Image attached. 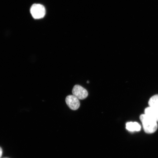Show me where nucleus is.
Listing matches in <instances>:
<instances>
[{
	"instance_id": "8",
	"label": "nucleus",
	"mask_w": 158,
	"mask_h": 158,
	"mask_svg": "<svg viewBox=\"0 0 158 158\" xmlns=\"http://www.w3.org/2000/svg\"><path fill=\"white\" fill-rule=\"evenodd\" d=\"M3 154L2 149L0 147V158H1L2 155Z\"/></svg>"
},
{
	"instance_id": "7",
	"label": "nucleus",
	"mask_w": 158,
	"mask_h": 158,
	"mask_svg": "<svg viewBox=\"0 0 158 158\" xmlns=\"http://www.w3.org/2000/svg\"><path fill=\"white\" fill-rule=\"evenodd\" d=\"M148 104L149 106L155 109L158 111V94L154 95L150 98Z\"/></svg>"
},
{
	"instance_id": "6",
	"label": "nucleus",
	"mask_w": 158,
	"mask_h": 158,
	"mask_svg": "<svg viewBox=\"0 0 158 158\" xmlns=\"http://www.w3.org/2000/svg\"><path fill=\"white\" fill-rule=\"evenodd\" d=\"M126 128L130 131H139L141 129V126L137 122H129L126 123Z\"/></svg>"
},
{
	"instance_id": "2",
	"label": "nucleus",
	"mask_w": 158,
	"mask_h": 158,
	"mask_svg": "<svg viewBox=\"0 0 158 158\" xmlns=\"http://www.w3.org/2000/svg\"><path fill=\"white\" fill-rule=\"evenodd\" d=\"M31 13L33 18L40 19L44 17L46 13L44 7L40 4H35L31 8Z\"/></svg>"
},
{
	"instance_id": "9",
	"label": "nucleus",
	"mask_w": 158,
	"mask_h": 158,
	"mask_svg": "<svg viewBox=\"0 0 158 158\" xmlns=\"http://www.w3.org/2000/svg\"><path fill=\"white\" fill-rule=\"evenodd\" d=\"M89 81H87V83H88V84H89Z\"/></svg>"
},
{
	"instance_id": "4",
	"label": "nucleus",
	"mask_w": 158,
	"mask_h": 158,
	"mask_svg": "<svg viewBox=\"0 0 158 158\" xmlns=\"http://www.w3.org/2000/svg\"><path fill=\"white\" fill-rule=\"evenodd\" d=\"M79 99L73 95H69L66 98V103L69 107L73 110H76L80 107V102Z\"/></svg>"
},
{
	"instance_id": "1",
	"label": "nucleus",
	"mask_w": 158,
	"mask_h": 158,
	"mask_svg": "<svg viewBox=\"0 0 158 158\" xmlns=\"http://www.w3.org/2000/svg\"><path fill=\"white\" fill-rule=\"evenodd\" d=\"M140 119L143 124L144 131L148 134H152L156 131L158 124L156 121L148 117L145 114H142Z\"/></svg>"
},
{
	"instance_id": "5",
	"label": "nucleus",
	"mask_w": 158,
	"mask_h": 158,
	"mask_svg": "<svg viewBox=\"0 0 158 158\" xmlns=\"http://www.w3.org/2000/svg\"><path fill=\"white\" fill-rule=\"evenodd\" d=\"M144 113L148 117L158 122V111L155 109L149 106L145 109Z\"/></svg>"
},
{
	"instance_id": "3",
	"label": "nucleus",
	"mask_w": 158,
	"mask_h": 158,
	"mask_svg": "<svg viewBox=\"0 0 158 158\" xmlns=\"http://www.w3.org/2000/svg\"><path fill=\"white\" fill-rule=\"evenodd\" d=\"M72 93L79 99L84 100L87 97L88 95L87 91L79 85H76L73 89Z\"/></svg>"
}]
</instances>
